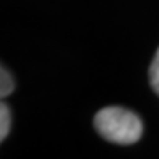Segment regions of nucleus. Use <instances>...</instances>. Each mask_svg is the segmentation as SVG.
Masks as SVG:
<instances>
[{"mask_svg": "<svg viewBox=\"0 0 159 159\" xmlns=\"http://www.w3.org/2000/svg\"><path fill=\"white\" fill-rule=\"evenodd\" d=\"M94 125L104 140L119 145L136 143L143 133L140 117L120 106H108L99 110L94 117Z\"/></svg>", "mask_w": 159, "mask_h": 159, "instance_id": "1", "label": "nucleus"}, {"mask_svg": "<svg viewBox=\"0 0 159 159\" xmlns=\"http://www.w3.org/2000/svg\"><path fill=\"white\" fill-rule=\"evenodd\" d=\"M11 129V111L7 108V104H0V142H4L7 133Z\"/></svg>", "mask_w": 159, "mask_h": 159, "instance_id": "2", "label": "nucleus"}, {"mask_svg": "<svg viewBox=\"0 0 159 159\" xmlns=\"http://www.w3.org/2000/svg\"><path fill=\"white\" fill-rule=\"evenodd\" d=\"M148 80H150V85L156 90V94L159 96V48L156 51V57H154L150 67H148Z\"/></svg>", "mask_w": 159, "mask_h": 159, "instance_id": "3", "label": "nucleus"}, {"mask_svg": "<svg viewBox=\"0 0 159 159\" xmlns=\"http://www.w3.org/2000/svg\"><path fill=\"white\" fill-rule=\"evenodd\" d=\"M0 78H2V81H0V96L7 97L12 90H14V81H12V76L7 73L6 67H2V71H0Z\"/></svg>", "mask_w": 159, "mask_h": 159, "instance_id": "4", "label": "nucleus"}]
</instances>
